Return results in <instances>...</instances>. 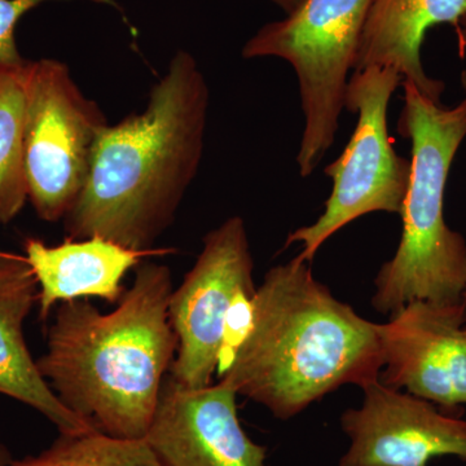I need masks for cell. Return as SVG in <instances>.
<instances>
[{
  "instance_id": "obj_9",
  "label": "cell",
  "mask_w": 466,
  "mask_h": 466,
  "mask_svg": "<svg viewBox=\"0 0 466 466\" xmlns=\"http://www.w3.org/2000/svg\"><path fill=\"white\" fill-rule=\"evenodd\" d=\"M466 299L413 300L381 329L380 382L456 415L466 404Z\"/></svg>"
},
{
  "instance_id": "obj_22",
  "label": "cell",
  "mask_w": 466,
  "mask_h": 466,
  "mask_svg": "<svg viewBox=\"0 0 466 466\" xmlns=\"http://www.w3.org/2000/svg\"><path fill=\"white\" fill-rule=\"evenodd\" d=\"M465 332H466V330H465Z\"/></svg>"
},
{
  "instance_id": "obj_7",
  "label": "cell",
  "mask_w": 466,
  "mask_h": 466,
  "mask_svg": "<svg viewBox=\"0 0 466 466\" xmlns=\"http://www.w3.org/2000/svg\"><path fill=\"white\" fill-rule=\"evenodd\" d=\"M25 91L27 193L41 219L58 222L84 191L95 147L109 122L63 61H29Z\"/></svg>"
},
{
  "instance_id": "obj_14",
  "label": "cell",
  "mask_w": 466,
  "mask_h": 466,
  "mask_svg": "<svg viewBox=\"0 0 466 466\" xmlns=\"http://www.w3.org/2000/svg\"><path fill=\"white\" fill-rule=\"evenodd\" d=\"M466 16V0H375L361 34L354 70L391 67L403 82L412 84L441 104L443 82L426 75L421 47L426 33L437 25L458 29Z\"/></svg>"
},
{
  "instance_id": "obj_2",
  "label": "cell",
  "mask_w": 466,
  "mask_h": 466,
  "mask_svg": "<svg viewBox=\"0 0 466 466\" xmlns=\"http://www.w3.org/2000/svg\"><path fill=\"white\" fill-rule=\"evenodd\" d=\"M170 269L146 263L113 311L86 299L61 303L36 360L58 400L97 431L144 440L173 364Z\"/></svg>"
},
{
  "instance_id": "obj_1",
  "label": "cell",
  "mask_w": 466,
  "mask_h": 466,
  "mask_svg": "<svg viewBox=\"0 0 466 466\" xmlns=\"http://www.w3.org/2000/svg\"><path fill=\"white\" fill-rule=\"evenodd\" d=\"M210 91L188 51L171 58L147 108L106 126L84 191L64 218L67 238H103L142 253L173 225L204 155Z\"/></svg>"
},
{
  "instance_id": "obj_17",
  "label": "cell",
  "mask_w": 466,
  "mask_h": 466,
  "mask_svg": "<svg viewBox=\"0 0 466 466\" xmlns=\"http://www.w3.org/2000/svg\"><path fill=\"white\" fill-rule=\"evenodd\" d=\"M54 0H0V76L16 73L27 66L17 47L16 27L24 15Z\"/></svg>"
},
{
  "instance_id": "obj_15",
  "label": "cell",
  "mask_w": 466,
  "mask_h": 466,
  "mask_svg": "<svg viewBox=\"0 0 466 466\" xmlns=\"http://www.w3.org/2000/svg\"><path fill=\"white\" fill-rule=\"evenodd\" d=\"M25 70L0 76V223L11 222L29 200L24 124Z\"/></svg>"
},
{
  "instance_id": "obj_11",
  "label": "cell",
  "mask_w": 466,
  "mask_h": 466,
  "mask_svg": "<svg viewBox=\"0 0 466 466\" xmlns=\"http://www.w3.org/2000/svg\"><path fill=\"white\" fill-rule=\"evenodd\" d=\"M238 392L223 381L200 389L167 376L147 443L164 466H267V449L242 429Z\"/></svg>"
},
{
  "instance_id": "obj_18",
  "label": "cell",
  "mask_w": 466,
  "mask_h": 466,
  "mask_svg": "<svg viewBox=\"0 0 466 466\" xmlns=\"http://www.w3.org/2000/svg\"><path fill=\"white\" fill-rule=\"evenodd\" d=\"M455 32L458 34L460 55L466 61V16L460 21L459 27ZM460 81H461V87L466 95V66L460 76Z\"/></svg>"
},
{
  "instance_id": "obj_6",
  "label": "cell",
  "mask_w": 466,
  "mask_h": 466,
  "mask_svg": "<svg viewBox=\"0 0 466 466\" xmlns=\"http://www.w3.org/2000/svg\"><path fill=\"white\" fill-rule=\"evenodd\" d=\"M403 79L391 67H368L349 79L345 108L358 115L348 146L325 167L332 192L323 214L311 226L288 236L285 247L302 245L299 259L311 262L328 238L358 218L376 211L400 214L408 191L410 161L395 152L389 134L388 109Z\"/></svg>"
},
{
  "instance_id": "obj_12",
  "label": "cell",
  "mask_w": 466,
  "mask_h": 466,
  "mask_svg": "<svg viewBox=\"0 0 466 466\" xmlns=\"http://www.w3.org/2000/svg\"><path fill=\"white\" fill-rule=\"evenodd\" d=\"M38 300V284L25 257L0 254V394L38 410L61 435L96 431L66 406L39 372L27 349L24 323Z\"/></svg>"
},
{
  "instance_id": "obj_4",
  "label": "cell",
  "mask_w": 466,
  "mask_h": 466,
  "mask_svg": "<svg viewBox=\"0 0 466 466\" xmlns=\"http://www.w3.org/2000/svg\"><path fill=\"white\" fill-rule=\"evenodd\" d=\"M398 134L412 142L410 177L400 216V247L376 276L372 306L390 315L413 300L466 299V240L444 220V192L466 137V97L453 108L403 82Z\"/></svg>"
},
{
  "instance_id": "obj_19",
  "label": "cell",
  "mask_w": 466,
  "mask_h": 466,
  "mask_svg": "<svg viewBox=\"0 0 466 466\" xmlns=\"http://www.w3.org/2000/svg\"><path fill=\"white\" fill-rule=\"evenodd\" d=\"M279 8L283 9L285 15H289L294 11L303 0H271Z\"/></svg>"
},
{
  "instance_id": "obj_8",
  "label": "cell",
  "mask_w": 466,
  "mask_h": 466,
  "mask_svg": "<svg viewBox=\"0 0 466 466\" xmlns=\"http://www.w3.org/2000/svg\"><path fill=\"white\" fill-rule=\"evenodd\" d=\"M247 227L231 217L204 238L195 265L173 290L168 317L177 339L170 377L179 385H211L227 317L238 294L256 289Z\"/></svg>"
},
{
  "instance_id": "obj_3",
  "label": "cell",
  "mask_w": 466,
  "mask_h": 466,
  "mask_svg": "<svg viewBox=\"0 0 466 466\" xmlns=\"http://www.w3.org/2000/svg\"><path fill=\"white\" fill-rule=\"evenodd\" d=\"M382 368L380 324L337 299L296 257L257 288L249 333L219 381L289 420L341 386L379 381Z\"/></svg>"
},
{
  "instance_id": "obj_5",
  "label": "cell",
  "mask_w": 466,
  "mask_h": 466,
  "mask_svg": "<svg viewBox=\"0 0 466 466\" xmlns=\"http://www.w3.org/2000/svg\"><path fill=\"white\" fill-rule=\"evenodd\" d=\"M375 0H303L245 43L242 57H279L299 79L305 128L297 164L308 177L333 146L345 108L349 73Z\"/></svg>"
},
{
  "instance_id": "obj_10",
  "label": "cell",
  "mask_w": 466,
  "mask_h": 466,
  "mask_svg": "<svg viewBox=\"0 0 466 466\" xmlns=\"http://www.w3.org/2000/svg\"><path fill=\"white\" fill-rule=\"evenodd\" d=\"M361 390V406L341 416L350 446L339 466H429L443 456L466 462V419L380 380Z\"/></svg>"
},
{
  "instance_id": "obj_16",
  "label": "cell",
  "mask_w": 466,
  "mask_h": 466,
  "mask_svg": "<svg viewBox=\"0 0 466 466\" xmlns=\"http://www.w3.org/2000/svg\"><path fill=\"white\" fill-rule=\"evenodd\" d=\"M8 466H164L146 440H122L100 431L61 435L36 456Z\"/></svg>"
},
{
  "instance_id": "obj_20",
  "label": "cell",
  "mask_w": 466,
  "mask_h": 466,
  "mask_svg": "<svg viewBox=\"0 0 466 466\" xmlns=\"http://www.w3.org/2000/svg\"><path fill=\"white\" fill-rule=\"evenodd\" d=\"M12 461H14V459H12L11 452H9L7 447L0 444V466H8Z\"/></svg>"
},
{
  "instance_id": "obj_21",
  "label": "cell",
  "mask_w": 466,
  "mask_h": 466,
  "mask_svg": "<svg viewBox=\"0 0 466 466\" xmlns=\"http://www.w3.org/2000/svg\"><path fill=\"white\" fill-rule=\"evenodd\" d=\"M0 254H2V251H0Z\"/></svg>"
},
{
  "instance_id": "obj_13",
  "label": "cell",
  "mask_w": 466,
  "mask_h": 466,
  "mask_svg": "<svg viewBox=\"0 0 466 466\" xmlns=\"http://www.w3.org/2000/svg\"><path fill=\"white\" fill-rule=\"evenodd\" d=\"M25 259L38 284L39 317L47 320L57 303L99 297L118 303L124 296L122 280L139 266L142 253L103 238L46 245L36 238L25 241Z\"/></svg>"
}]
</instances>
